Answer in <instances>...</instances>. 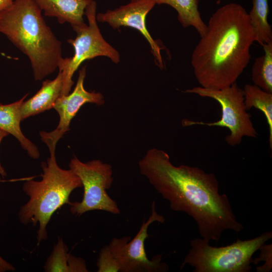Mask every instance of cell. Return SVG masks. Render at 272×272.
<instances>
[{
	"mask_svg": "<svg viewBox=\"0 0 272 272\" xmlns=\"http://www.w3.org/2000/svg\"><path fill=\"white\" fill-rule=\"evenodd\" d=\"M139 167L172 210L184 212L194 220L201 238L218 242L224 231L238 233L243 229L228 196L220 194L214 174L196 167L175 166L166 152L157 148L146 152Z\"/></svg>",
	"mask_w": 272,
	"mask_h": 272,
	"instance_id": "1",
	"label": "cell"
},
{
	"mask_svg": "<svg viewBox=\"0 0 272 272\" xmlns=\"http://www.w3.org/2000/svg\"><path fill=\"white\" fill-rule=\"evenodd\" d=\"M207 25L192 54L193 73L201 87L224 89L236 82L248 65L254 34L248 13L234 3L218 9Z\"/></svg>",
	"mask_w": 272,
	"mask_h": 272,
	"instance_id": "2",
	"label": "cell"
},
{
	"mask_svg": "<svg viewBox=\"0 0 272 272\" xmlns=\"http://www.w3.org/2000/svg\"><path fill=\"white\" fill-rule=\"evenodd\" d=\"M0 32L28 57L35 80H42L58 67L62 57L61 43L34 0H15L0 12Z\"/></svg>",
	"mask_w": 272,
	"mask_h": 272,
	"instance_id": "3",
	"label": "cell"
},
{
	"mask_svg": "<svg viewBox=\"0 0 272 272\" xmlns=\"http://www.w3.org/2000/svg\"><path fill=\"white\" fill-rule=\"evenodd\" d=\"M50 157L41 163L42 179H29L23 190L29 196L22 206L18 216L24 225L39 224L37 239L39 244L47 239V226L53 214L62 206L70 204V195L77 188L82 187L80 178L71 170L61 168L57 164L55 149L49 150Z\"/></svg>",
	"mask_w": 272,
	"mask_h": 272,
	"instance_id": "4",
	"label": "cell"
},
{
	"mask_svg": "<svg viewBox=\"0 0 272 272\" xmlns=\"http://www.w3.org/2000/svg\"><path fill=\"white\" fill-rule=\"evenodd\" d=\"M272 238L271 231L249 240L237 239L231 244L215 247L202 238L193 239L180 269L188 264L193 272H249L253 254Z\"/></svg>",
	"mask_w": 272,
	"mask_h": 272,
	"instance_id": "5",
	"label": "cell"
},
{
	"mask_svg": "<svg viewBox=\"0 0 272 272\" xmlns=\"http://www.w3.org/2000/svg\"><path fill=\"white\" fill-rule=\"evenodd\" d=\"M184 92L216 100L220 105L222 111L221 118L218 121L204 122L185 119L182 121L184 126L203 125L227 128L230 134L226 137L225 141L231 146L239 145L244 137L255 138L258 136L251 121V115L247 112L245 106L243 90L236 82L222 89L194 87Z\"/></svg>",
	"mask_w": 272,
	"mask_h": 272,
	"instance_id": "6",
	"label": "cell"
},
{
	"mask_svg": "<svg viewBox=\"0 0 272 272\" xmlns=\"http://www.w3.org/2000/svg\"><path fill=\"white\" fill-rule=\"evenodd\" d=\"M96 8V2L92 0L85 11L88 25L85 23L73 28L77 36L74 39H69L67 42L73 46L74 54L71 57H62L58 64L62 75L61 96L69 94L74 84V74L84 61L100 56L108 57L115 63L120 61L119 52L105 41L98 28Z\"/></svg>",
	"mask_w": 272,
	"mask_h": 272,
	"instance_id": "7",
	"label": "cell"
},
{
	"mask_svg": "<svg viewBox=\"0 0 272 272\" xmlns=\"http://www.w3.org/2000/svg\"><path fill=\"white\" fill-rule=\"evenodd\" d=\"M80 179L84 188L80 201L70 202L71 212L77 216L91 211H105L114 215L120 212L117 202L107 193L113 181L112 166L100 160L83 162L76 157L69 165Z\"/></svg>",
	"mask_w": 272,
	"mask_h": 272,
	"instance_id": "8",
	"label": "cell"
},
{
	"mask_svg": "<svg viewBox=\"0 0 272 272\" xmlns=\"http://www.w3.org/2000/svg\"><path fill=\"white\" fill-rule=\"evenodd\" d=\"M165 218L156 210L155 202L151 205V214L144 221L137 235L130 237L114 238L108 245L120 272H165L168 265L162 261V255L149 259L145 250V242L148 238V228L154 222L164 223Z\"/></svg>",
	"mask_w": 272,
	"mask_h": 272,
	"instance_id": "9",
	"label": "cell"
},
{
	"mask_svg": "<svg viewBox=\"0 0 272 272\" xmlns=\"http://www.w3.org/2000/svg\"><path fill=\"white\" fill-rule=\"evenodd\" d=\"M86 66L79 72V77L73 91L67 95L60 96L56 101L53 108L59 116V121L56 128L50 132L40 131L41 140L46 144L49 150L55 149L57 142L70 129L72 119L84 104L90 103L97 105L104 104L103 95L100 92L87 91L84 86L86 77Z\"/></svg>",
	"mask_w": 272,
	"mask_h": 272,
	"instance_id": "10",
	"label": "cell"
},
{
	"mask_svg": "<svg viewBox=\"0 0 272 272\" xmlns=\"http://www.w3.org/2000/svg\"><path fill=\"white\" fill-rule=\"evenodd\" d=\"M155 5V0H131L127 5L117 9L99 13L96 20L99 22L108 23L114 29L124 26L138 30L149 43L155 61L162 69L164 65L161 54V47L152 37L146 24V16Z\"/></svg>",
	"mask_w": 272,
	"mask_h": 272,
	"instance_id": "11",
	"label": "cell"
},
{
	"mask_svg": "<svg viewBox=\"0 0 272 272\" xmlns=\"http://www.w3.org/2000/svg\"><path fill=\"white\" fill-rule=\"evenodd\" d=\"M44 15L55 17L60 24L70 23L72 27L85 24L83 16L92 0H34Z\"/></svg>",
	"mask_w": 272,
	"mask_h": 272,
	"instance_id": "12",
	"label": "cell"
},
{
	"mask_svg": "<svg viewBox=\"0 0 272 272\" xmlns=\"http://www.w3.org/2000/svg\"><path fill=\"white\" fill-rule=\"evenodd\" d=\"M62 82V73L59 71L54 79L44 81L39 90L31 98L23 102L21 107L22 120L53 108L61 96Z\"/></svg>",
	"mask_w": 272,
	"mask_h": 272,
	"instance_id": "13",
	"label": "cell"
},
{
	"mask_svg": "<svg viewBox=\"0 0 272 272\" xmlns=\"http://www.w3.org/2000/svg\"><path fill=\"white\" fill-rule=\"evenodd\" d=\"M27 95L28 94L20 100L11 104L4 105L0 103V129L15 137L29 156L37 159L40 156L38 148L25 137L20 127V122L22 121L21 107Z\"/></svg>",
	"mask_w": 272,
	"mask_h": 272,
	"instance_id": "14",
	"label": "cell"
},
{
	"mask_svg": "<svg viewBox=\"0 0 272 272\" xmlns=\"http://www.w3.org/2000/svg\"><path fill=\"white\" fill-rule=\"evenodd\" d=\"M44 268L47 272L88 271L85 260L68 253L67 246L60 237L47 258Z\"/></svg>",
	"mask_w": 272,
	"mask_h": 272,
	"instance_id": "15",
	"label": "cell"
},
{
	"mask_svg": "<svg viewBox=\"0 0 272 272\" xmlns=\"http://www.w3.org/2000/svg\"><path fill=\"white\" fill-rule=\"evenodd\" d=\"M156 4H166L174 8L177 12V18L182 26H192L200 37L207 32V25L201 19L198 10L199 0H155Z\"/></svg>",
	"mask_w": 272,
	"mask_h": 272,
	"instance_id": "16",
	"label": "cell"
},
{
	"mask_svg": "<svg viewBox=\"0 0 272 272\" xmlns=\"http://www.w3.org/2000/svg\"><path fill=\"white\" fill-rule=\"evenodd\" d=\"M244 104L247 110L252 107L264 115L269 128V145L272 148V93L266 92L255 85L246 84L243 89Z\"/></svg>",
	"mask_w": 272,
	"mask_h": 272,
	"instance_id": "17",
	"label": "cell"
},
{
	"mask_svg": "<svg viewBox=\"0 0 272 272\" xmlns=\"http://www.w3.org/2000/svg\"><path fill=\"white\" fill-rule=\"evenodd\" d=\"M252 8L248 13L255 41L261 46L272 41L271 27L267 20L268 0H252Z\"/></svg>",
	"mask_w": 272,
	"mask_h": 272,
	"instance_id": "18",
	"label": "cell"
},
{
	"mask_svg": "<svg viewBox=\"0 0 272 272\" xmlns=\"http://www.w3.org/2000/svg\"><path fill=\"white\" fill-rule=\"evenodd\" d=\"M262 46L264 54L255 59L252 67L251 79L254 85L272 93V41Z\"/></svg>",
	"mask_w": 272,
	"mask_h": 272,
	"instance_id": "19",
	"label": "cell"
},
{
	"mask_svg": "<svg viewBox=\"0 0 272 272\" xmlns=\"http://www.w3.org/2000/svg\"><path fill=\"white\" fill-rule=\"evenodd\" d=\"M98 272L119 271V268L112 257L109 247L105 246L101 250L98 258Z\"/></svg>",
	"mask_w": 272,
	"mask_h": 272,
	"instance_id": "20",
	"label": "cell"
},
{
	"mask_svg": "<svg viewBox=\"0 0 272 272\" xmlns=\"http://www.w3.org/2000/svg\"><path fill=\"white\" fill-rule=\"evenodd\" d=\"M271 244H265L264 243L259 249L260 250L259 257L253 259V263L257 264L260 261H264L265 263L262 266L256 267L257 272H268L272 267L271 265Z\"/></svg>",
	"mask_w": 272,
	"mask_h": 272,
	"instance_id": "21",
	"label": "cell"
},
{
	"mask_svg": "<svg viewBox=\"0 0 272 272\" xmlns=\"http://www.w3.org/2000/svg\"><path fill=\"white\" fill-rule=\"evenodd\" d=\"M15 267L0 256V272L14 271Z\"/></svg>",
	"mask_w": 272,
	"mask_h": 272,
	"instance_id": "22",
	"label": "cell"
},
{
	"mask_svg": "<svg viewBox=\"0 0 272 272\" xmlns=\"http://www.w3.org/2000/svg\"><path fill=\"white\" fill-rule=\"evenodd\" d=\"M9 133L6 131L0 129V144L3 139L8 136ZM7 176V172H6L4 168L2 166L0 162V177L4 178Z\"/></svg>",
	"mask_w": 272,
	"mask_h": 272,
	"instance_id": "23",
	"label": "cell"
},
{
	"mask_svg": "<svg viewBox=\"0 0 272 272\" xmlns=\"http://www.w3.org/2000/svg\"><path fill=\"white\" fill-rule=\"evenodd\" d=\"M13 2V0H0V12L11 7Z\"/></svg>",
	"mask_w": 272,
	"mask_h": 272,
	"instance_id": "24",
	"label": "cell"
}]
</instances>
